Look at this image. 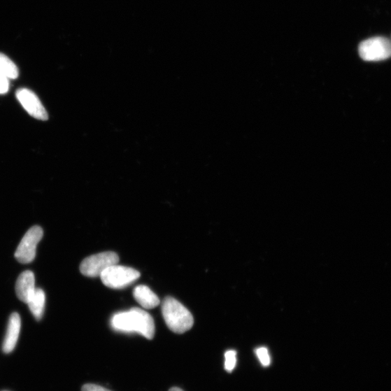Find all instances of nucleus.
<instances>
[{
  "mask_svg": "<svg viewBox=\"0 0 391 391\" xmlns=\"http://www.w3.org/2000/svg\"><path fill=\"white\" fill-rule=\"evenodd\" d=\"M111 325L116 332L137 333L149 340L153 339L155 334L152 317L139 308L115 314L111 320Z\"/></svg>",
  "mask_w": 391,
  "mask_h": 391,
  "instance_id": "nucleus-1",
  "label": "nucleus"
},
{
  "mask_svg": "<svg viewBox=\"0 0 391 391\" xmlns=\"http://www.w3.org/2000/svg\"><path fill=\"white\" fill-rule=\"evenodd\" d=\"M162 313L167 326L177 334L187 332L194 325L192 313L181 303L173 297H166L162 301Z\"/></svg>",
  "mask_w": 391,
  "mask_h": 391,
  "instance_id": "nucleus-2",
  "label": "nucleus"
},
{
  "mask_svg": "<svg viewBox=\"0 0 391 391\" xmlns=\"http://www.w3.org/2000/svg\"><path fill=\"white\" fill-rule=\"evenodd\" d=\"M140 273L131 267L113 265L100 276L105 285L111 289L121 290L131 285L140 278Z\"/></svg>",
  "mask_w": 391,
  "mask_h": 391,
  "instance_id": "nucleus-3",
  "label": "nucleus"
},
{
  "mask_svg": "<svg viewBox=\"0 0 391 391\" xmlns=\"http://www.w3.org/2000/svg\"><path fill=\"white\" fill-rule=\"evenodd\" d=\"M118 262L119 257L115 253H102L84 260L80 265V271L87 277L100 278L108 267L118 264Z\"/></svg>",
  "mask_w": 391,
  "mask_h": 391,
  "instance_id": "nucleus-4",
  "label": "nucleus"
},
{
  "mask_svg": "<svg viewBox=\"0 0 391 391\" xmlns=\"http://www.w3.org/2000/svg\"><path fill=\"white\" fill-rule=\"evenodd\" d=\"M359 52L365 61L387 59L391 57V41L381 36L367 39L360 45Z\"/></svg>",
  "mask_w": 391,
  "mask_h": 391,
  "instance_id": "nucleus-5",
  "label": "nucleus"
},
{
  "mask_svg": "<svg viewBox=\"0 0 391 391\" xmlns=\"http://www.w3.org/2000/svg\"><path fill=\"white\" fill-rule=\"evenodd\" d=\"M44 232L40 226H33L25 234L15 253V259L20 263L31 262L36 257L38 243L42 240Z\"/></svg>",
  "mask_w": 391,
  "mask_h": 391,
  "instance_id": "nucleus-6",
  "label": "nucleus"
},
{
  "mask_svg": "<svg viewBox=\"0 0 391 391\" xmlns=\"http://www.w3.org/2000/svg\"><path fill=\"white\" fill-rule=\"evenodd\" d=\"M16 97L20 104L33 118L41 120H48V114L35 93L28 89H20L16 92Z\"/></svg>",
  "mask_w": 391,
  "mask_h": 391,
  "instance_id": "nucleus-7",
  "label": "nucleus"
},
{
  "mask_svg": "<svg viewBox=\"0 0 391 391\" xmlns=\"http://www.w3.org/2000/svg\"><path fill=\"white\" fill-rule=\"evenodd\" d=\"M36 292L35 278L31 271H25L20 275L15 285L17 298L28 304Z\"/></svg>",
  "mask_w": 391,
  "mask_h": 391,
  "instance_id": "nucleus-8",
  "label": "nucleus"
},
{
  "mask_svg": "<svg viewBox=\"0 0 391 391\" xmlns=\"http://www.w3.org/2000/svg\"><path fill=\"white\" fill-rule=\"evenodd\" d=\"M20 315L15 313H13L9 319L6 336L3 344V351L5 354L11 353L16 346L20 332Z\"/></svg>",
  "mask_w": 391,
  "mask_h": 391,
  "instance_id": "nucleus-9",
  "label": "nucleus"
},
{
  "mask_svg": "<svg viewBox=\"0 0 391 391\" xmlns=\"http://www.w3.org/2000/svg\"><path fill=\"white\" fill-rule=\"evenodd\" d=\"M134 297L143 308L151 310L160 304L159 297L147 285H138L134 290Z\"/></svg>",
  "mask_w": 391,
  "mask_h": 391,
  "instance_id": "nucleus-10",
  "label": "nucleus"
},
{
  "mask_svg": "<svg viewBox=\"0 0 391 391\" xmlns=\"http://www.w3.org/2000/svg\"><path fill=\"white\" fill-rule=\"evenodd\" d=\"M45 294L43 290H36V292L28 303L30 311L37 320L43 318L45 306Z\"/></svg>",
  "mask_w": 391,
  "mask_h": 391,
  "instance_id": "nucleus-11",
  "label": "nucleus"
},
{
  "mask_svg": "<svg viewBox=\"0 0 391 391\" xmlns=\"http://www.w3.org/2000/svg\"><path fill=\"white\" fill-rule=\"evenodd\" d=\"M0 71L10 79H15L18 77L17 66L8 56L3 53H0Z\"/></svg>",
  "mask_w": 391,
  "mask_h": 391,
  "instance_id": "nucleus-12",
  "label": "nucleus"
},
{
  "mask_svg": "<svg viewBox=\"0 0 391 391\" xmlns=\"http://www.w3.org/2000/svg\"><path fill=\"white\" fill-rule=\"evenodd\" d=\"M236 364V353L230 350L225 354V369L226 371L232 372Z\"/></svg>",
  "mask_w": 391,
  "mask_h": 391,
  "instance_id": "nucleus-13",
  "label": "nucleus"
},
{
  "mask_svg": "<svg viewBox=\"0 0 391 391\" xmlns=\"http://www.w3.org/2000/svg\"><path fill=\"white\" fill-rule=\"evenodd\" d=\"M256 355L264 367H269L271 364V357L265 347H260L256 350Z\"/></svg>",
  "mask_w": 391,
  "mask_h": 391,
  "instance_id": "nucleus-14",
  "label": "nucleus"
},
{
  "mask_svg": "<svg viewBox=\"0 0 391 391\" xmlns=\"http://www.w3.org/2000/svg\"><path fill=\"white\" fill-rule=\"evenodd\" d=\"M8 78L0 71V94H6L9 90Z\"/></svg>",
  "mask_w": 391,
  "mask_h": 391,
  "instance_id": "nucleus-15",
  "label": "nucleus"
},
{
  "mask_svg": "<svg viewBox=\"0 0 391 391\" xmlns=\"http://www.w3.org/2000/svg\"><path fill=\"white\" fill-rule=\"evenodd\" d=\"M82 391H111L107 388L94 384H87L82 388Z\"/></svg>",
  "mask_w": 391,
  "mask_h": 391,
  "instance_id": "nucleus-16",
  "label": "nucleus"
},
{
  "mask_svg": "<svg viewBox=\"0 0 391 391\" xmlns=\"http://www.w3.org/2000/svg\"><path fill=\"white\" fill-rule=\"evenodd\" d=\"M169 391H183L181 388L178 387H173L169 390Z\"/></svg>",
  "mask_w": 391,
  "mask_h": 391,
  "instance_id": "nucleus-17",
  "label": "nucleus"
}]
</instances>
